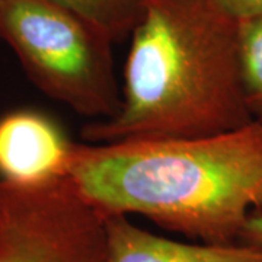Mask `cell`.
<instances>
[{
  "mask_svg": "<svg viewBox=\"0 0 262 262\" xmlns=\"http://www.w3.org/2000/svg\"><path fill=\"white\" fill-rule=\"evenodd\" d=\"M67 178L106 215H143L204 244H234L262 213V122L204 137L76 144Z\"/></svg>",
  "mask_w": 262,
  "mask_h": 262,
  "instance_id": "cell-1",
  "label": "cell"
},
{
  "mask_svg": "<svg viewBox=\"0 0 262 262\" xmlns=\"http://www.w3.org/2000/svg\"><path fill=\"white\" fill-rule=\"evenodd\" d=\"M73 147L51 117L12 111L0 118V181L37 185L66 179Z\"/></svg>",
  "mask_w": 262,
  "mask_h": 262,
  "instance_id": "cell-5",
  "label": "cell"
},
{
  "mask_svg": "<svg viewBox=\"0 0 262 262\" xmlns=\"http://www.w3.org/2000/svg\"><path fill=\"white\" fill-rule=\"evenodd\" d=\"M130 37L120 108L86 124L84 140L204 137L253 121L239 73V24L211 0H141Z\"/></svg>",
  "mask_w": 262,
  "mask_h": 262,
  "instance_id": "cell-2",
  "label": "cell"
},
{
  "mask_svg": "<svg viewBox=\"0 0 262 262\" xmlns=\"http://www.w3.org/2000/svg\"><path fill=\"white\" fill-rule=\"evenodd\" d=\"M105 215L70 182L0 181V262H105Z\"/></svg>",
  "mask_w": 262,
  "mask_h": 262,
  "instance_id": "cell-4",
  "label": "cell"
},
{
  "mask_svg": "<svg viewBox=\"0 0 262 262\" xmlns=\"http://www.w3.org/2000/svg\"><path fill=\"white\" fill-rule=\"evenodd\" d=\"M239 73L252 120L262 122V16L239 24Z\"/></svg>",
  "mask_w": 262,
  "mask_h": 262,
  "instance_id": "cell-8",
  "label": "cell"
},
{
  "mask_svg": "<svg viewBox=\"0 0 262 262\" xmlns=\"http://www.w3.org/2000/svg\"><path fill=\"white\" fill-rule=\"evenodd\" d=\"M0 38L42 94L96 121L118 111L114 42L86 19L50 0H0Z\"/></svg>",
  "mask_w": 262,
  "mask_h": 262,
  "instance_id": "cell-3",
  "label": "cell"
},
{
  "mask_svg": "<svg viewBox=\"0 0 262 262\" xmlns=\"http://www.w3.org/2000/svg\"><path fill=\"white\" fill-rule=\"evenodd\" d=\"M105 262H262L251 245L179 242L134 225L125 215L105 217Z\"/></svg>",
  "mask_w": 262,
  "mask_h": 262,
  "instance_id": "cell-6",
  "label": "cell"
},
{
  "mask_svg": "<svg viewBox=\"0 0 262 262\" xmlns=\"http://www.w3.org/2000/svg\"><path fill=\"white\" fill-rule=\"evenodd\" d=\"M86 19L113 42L130 37L141 15V0H50Z\"/></svg>",
  "mask_w": 262,
  "mask_h": 262,
  "instance_id": "cell-7",
  "label": "cell"
},
{
  "mask_svg": "<svg viewBox=\"0 0 262 262\" xmlns=\"http://www.w3.org/2000/svg\"><path fill=\"white\" fill-rule=\"evenodd\" d=\"M219 9L237 24L262 16V0H211Z\"/></svg>",
  "mask_w": 262,
  "mask_h": 262,
  "instance_id": "cell-9",
  "label": "cell"
},
{
  "mask_svg": "<svg viewBox=\"0 0 262 262\" xmlns=\"http://www.w3.org/2000/svg\"><path fill=\"white\" fill-rule=\"evenodd\" d=\"M239 242L262 249V213H253L248 217Z\"/></svg>",
  "mask_w": 262,
  "mask_h": 262,
  "instance_id": "cell-10",
  "label": "cell"
}]
</instances>
